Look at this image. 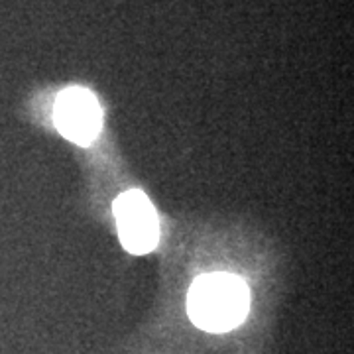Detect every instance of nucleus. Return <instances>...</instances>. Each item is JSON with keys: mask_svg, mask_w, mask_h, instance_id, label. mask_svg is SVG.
Here are the masks:
<instances>
[{"mask_svg": "<svg viewBox=\"0 0 354 354\" xmlns=\"http://www.w3.org/2000/svg\"><path fill=\"white\" fill-rule=\"evenodd\" d=\"M114 218L128 252L146 254L156 248L160 241V225L146 193L138 189L122 193L114 201Z\"/></svg>", "mask_w": 354, "mask_h": 354, "instance_id": "obj_2", "label": "nucleus"}, {"mask_svg": "<svg viewBox=\"0 0 354 354\" xmlns=\"http://www.w3.org/2000/svg\"><path fill=\"white\" fill-rule=\"evenodd\" d=\"M250 307L246 283L230 274H207L193 281L187 295L191 321L203 330L225 333L241 325Z\"/></svg>", "mask_w": 354, "mask_h": 354, "instance_id": "obj_1", "label": "nucleus"}, {"mask_svg": "<svg viewBox=\"0 0 354 354\" xmlns=\"http://www.w3.org/2000/svg\"><path fill=\"white\" fill-rule=\"evenodd\" d=\"M55 127L65 138L87 146L99 136L102 114L95 95L81 87L65 88L53 109Z\"/></svg>", "mask_w": 354, "mask_h": 354, "instance_id": "obj_3", "label": "nucleus"}]
</instances>
